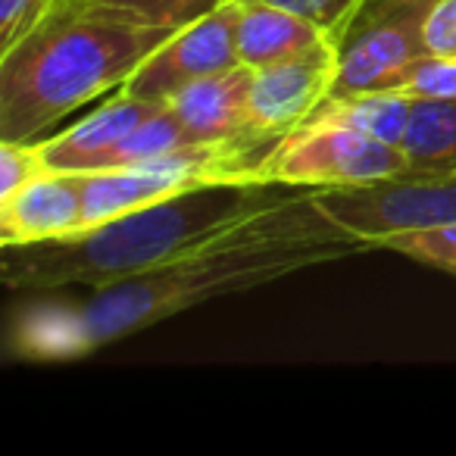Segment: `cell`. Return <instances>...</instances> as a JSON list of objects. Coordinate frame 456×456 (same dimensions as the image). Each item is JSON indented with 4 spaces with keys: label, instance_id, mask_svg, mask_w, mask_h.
Masks as SVG:
<instances>
[{
    "label": "cell",
    "instance_id": "1",
    "mask_svg": "<svg viewBox=\"0 0 456 456\" xmlns=\"http://www.w3.org/2000/svg\"><path fill=\"white\" fill-rule=\"evenodd\" d=\"M369 250H375L372 241L331 222L313 191L291 188L159 266L91 288L82 300L20 310L10 325V354L22 362L82 360L207 300L273 285Z\"/></svg>",
    "mask_w": 456,
    "mask_h": 456
},
{
    "label": "cell",
    "instance_id": "2",
    "mask_svg": "<svg viewBox=\"0 0 456 456\" xmlns=\"http://www.w3.org/2000/svg\"><path fill=\"white\" fill-rule=\"evenodd\" d=\"M172 32L113 0H57L0 53V141H41L78 107L122 88Z\"/></svg>",
    "mask_w": 456,
    "mask_h": 456
},
{
    "label": "cell",
    "instance_id": "3",
    "mask_svg": "<svg viewBox=\"0 0 456 456\" xmlns=\"http://www.w3.org/2000/svg\"><path fill=\"white\" fill-rule=\"evenodd\" d=\"M285 184H207L132 209L60 241L4 248L0 279L13 291L103 288L159 266L228 222L281 197Z\"/></svg>",
    "mask_w": 456,
    "mask_h": 456
},
{
    "label": "cell",
    "instance_id": "4",
    "mask_svg": "<svg viewBox=\"0 0 456 456\" xmlns=\"http://www.w3.org/2000/svg\"><path fill=\"white\" fill-rule=\"evenodd\" d=\"M410 169L403 151L341 126H300L256 166L263 184L331 191L362 188Z\"/></svg>",
    "mask_w": 456,
    "mask_h": 456
},
{
    "label": "cell",
    "instance_id": "5",
    "mask_svg": "<svg viewBox=\"0 0 456 456\" xmlns=\"http://www.w3.org/2000/svg\"><path fill=\"white\" fill-rule=\"evenodd\" d=\"M435 0H366L341 41L335 94L403 88L422 63V28Z\"/></svg>",
    "mask_w": 456,
    "mask_h": 456
},
{
    "label": "cell",
    "instance_id": "6",
    "mask_svg": "<svg viewBox=\"0 0 456 456\" xmlns=\"http://www.w3.org/2000/svg\"><path fill=\"white\" fill-rule=\"evenodd\" d=\"M313 197L331 222L372 248L394 232L456 222V172H403L362 188L313 191Z\"/></svg>",
    "mask_w": 456,
    "mask_h": 456
},
{
    "label": "cell",
    "instance_id": "7",
    "mask_svg": "<svg viewBox=\"0 0 456 456\" xmlns=\"http://www.w3.org/2000/svg\"><path fill=\"white\" fill-rule=\"evenodd\" d=\"M341 41L338 35H329L313 51L254 69L248 91V128L260 144L275 147L335 94Z\"/></svg>",
    "mask_w": 456,
    "mask_h": 456
},
{
    "label": "cell",
    "instance_id": "8",
    "mask_svg": "<svg viewBox=\"0 0 456 456\" xmlns=\"http://www.w3.org/2000/svg\"><path fill=\"white\" fill-rule=\"evenodd\" d=\"M238 4L225 0L222 7L207 16L175 28L132 76L119 91L141 97L147 103H166L188 85L200 82L216 72H225L238 63Z\"/></svg>",
    "mask_w": 456,
    "mask_h": 456
},
{
    "label": "cell",
    "instance_id": "9",
    "mask_svg": "<svg viewBox=\"0 0 456 456\" xmlns=\"http://www.w3.org/2000/svg\"><path fill=\"white\" fill-rule=\"evenodd\" d=\"M85 172H41L0 200V248L60 241L82 232Z\"/></svg>",
    "mask_w": 456,
    "mask_h": 456
},
{
    "label": "cell",
    "instance_id": "10",
    "mask_svg": "<svg viewBox=\"0 0 456 456\" xmlns=\"http://www.w3.org/2000/svg\"><path fill=\"white\" fill-rule=\"evenodd\" d=\"M254 69L232 66L200 82L188 85L166 101L188 132L191 144H248L256 151H273L248 128V91Z\"/></svg>",
    "mask_w": 456,
    "mask_h": 456
},
{
    "label": "cell",
    "instance_id": "11",
    "mask_svg": "<svg viewBox=\"0 0 456 456\" xmlns=\"http://www.w3.org/2000/svg\"><path fill=\"white\" fill-rule=\"evenodd\" d=\"M163 103H147L126 91H116L103 107L78 119L66 132L35 141L41 153V163L47 172H97L103 169L110 151L132 132L134 126L147 119Z\"/></svg>",
    "mask_w": 456,
    "mask_h": 456
},
{
    "label": "cell",
    "instance_id": "12",
    "mask_svg": "<svg viewBox=\"0 0 456 456\" xmlns=\"http://www.w3.org/2000/svg\"><path fill=\"white\" fill-rule=\"evenodd\" d=\"M235 4L238 63L248 66V69L291 60L297 53H306L316 45H322L329 35H335L325 26H319V22L291 13V10L273 7V4H260V0H235Z\"/></svg>",
    "mask_w": 456,
    "mask_h": 456
},
{
    "label": "cell",
    "instance_id": "13",
    "mask_svg": "<svg viewBox=\"0 0 456 456\" xmlns=\"http://www.w3.org/2000/svg\"><path fill=\"white\" fill-rule=\"evenodd\" d=\"M416 97L400 88L391 91H356V94H331L304 126H341L369 134L375 141L400 147L412 119Z\"/></svg>",
    "mask_w": 456,
    "mask_h": 456
},
{
    "label": "cell",
    "instance_id": "14",
    "mask_svg": "<svg viewBox=\"0 0 456 456\" xmlns=\"http://www.w3.org/2000/svg\"><path fill=\"white\" fill-rule=\"evenodd\" d=\"M400 151L406 172H456V97H416Z\"/></svg>",
    "mask_w": 456,
    "mask_h": 456
},
{
    "label": "cell",
    "instance_id": "15",
    "mask_svg": "<svg viewBox=\"0 0 456 456\" xmlns=\"http://www.w3.org/2000/svg\"><path fill=\"white\" fill-rule=\"evenodd\" d=\"M188 144H191V138H188V132H184V126L178 122V116L163 103L157 113H151L141 126H134L132 132H128L126 138L110 151L103 169L151 163V159L169 157V153L182 151V147H188Z\"/></svg>",
    "mask_w": 456,
    "mask_h": 456
},
{
    "label": "cell",
    "instance_id": "16",
    "mask_svg": "<svg viewBox=\"0 0 456 456\" xmlns=\"http://www.w3.org/2000/svg\"><path fill=\"white\" fill-rule=\"evenodd\" d=\"M375 250H391L412 263H422L437 273H447L456 279V222L428 228H410V232H394L375 241Z\"/></svg>",
    "mask_w": 456,
    "mask_h": 456
},
{
    "label": "cell",
    "instance_id": "17",
    "mask_svg": "<svg viewBox=\"0 0 456 456\" xmlns=\"http://www.w3.org/2000/svg\"><path fill=\"white\" fill-rule=\"evenodd\" d=\"M41 172L47 169L35 141H0V200L13 197Z\"/></svg>",
    "mask_w": 456,
    "mask_h": 456
},
{
    "label": "cell",
    "instance_id": "18",
    "mask_svg": "<svg viewBox=\"0 0 456 456\" xmlns=\"http://www.w3.org/2000/svg\"><path fill=\"white\" fill-rule=\"evenodd\" d=\"M260 4H273V7L306 16V20L319 22V26H325L329 32L344 38L366 0H260Z\"/></svg>",
    "mask_w": 456,
    "mask_h": 456
},
{
    "label": "cell",
    "instance_id": "19",
    "mask_svg": "<svg viewBox=\"0 0 456 456\" xmlns=\"http://www.w3.org/2000/svg\"><path fill=\"white\" fill-rule=\"evenodd\" d=\"M113 4L138 10L141 16L159 22V26L182 28V26H188V22L207 16L209 10L222 7L225 0H113Z\"/></svg>",
    "mask_w": 456,
    "mask_h": 456
},
{
    "label": "cell",
    "instance_id": "20",
    "mask_svg": "<svg viewBox=\"0 0 456 456\" xmlns=\"http://www.w3.org/2000/svg\"><path fill=\"white\" fill-rule=\"evenodd\" d=\"M400 91L412 97H456V57H425Z\"/></svg>",
    "mask_w": 456,
    "mask_h": 456
},
{
    "label": "cell",
    "instance_id": "21",
    "mask_svg": "<svg viewBox=\"0 0 456 456\" xmlns=\"http://www.w3.org/2000/svg\"><path fill=\"white\" fill-rule=\"evenodd\" d=\"M57 0H0V53L28 35Z\"/></svg>",
    "mask_w": 456,
    "mask_h": 456
},
{
    "label": "cell",
    "instance_id": "22",
    "mask_svg": "<svg viewBox=\"0 0 456 456\" xmlns=\"http://www.w3.org/2000/svg\"><path fill=\"white\" fill-rule=\"evenodd\" d=\"M422 38L428 57H456V0H435Z\"/></svg>",
    "mask_w": 456,
    "mask_h": 456
}]
</instances>
